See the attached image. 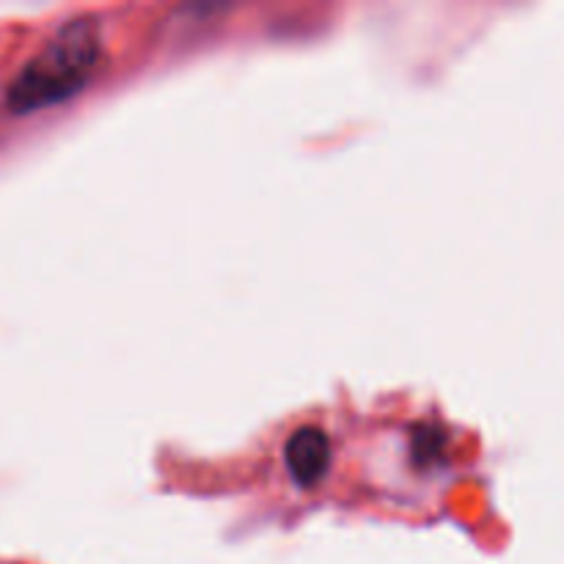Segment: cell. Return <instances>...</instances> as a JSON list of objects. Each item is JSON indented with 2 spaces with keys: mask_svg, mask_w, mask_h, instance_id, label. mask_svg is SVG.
I'll list each match as a JSON object with an SVG mask.
<instances>
[{
  "mask_svg": "<svg viewBox=\"0 0 564 564\" xmlns=\"http://www.w3.org/2000/svg\"><path fill=\"white\" fill-rule=\"evenodd\" d=\"M99 55L102 44L97 25L91 20H72L11 83L9 108L14 113H31L75 97L91 80Z\"/></svg>",
  "mask_w": 564,
  "mask_h": 564,
  "instance_id": "6da1fadb",
  "label": "cell"
},
{
  "mask_svg": "<svg viewBox=\"0 0 564 564\" xmlns=\"http://www.w3.org/2000/svg\"><path fill=\"white\" fill-rule=\"evenodd\" d=\"M284 460L301 488H312L330 466V441L319 427H301L284 446Z\"/></svg>",
  "mask_w": 564,
  "mask_h": 564,
  "instance_id": "7a4b0ae2",
  "label": "cell"
}]
</instances>
